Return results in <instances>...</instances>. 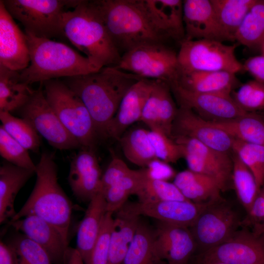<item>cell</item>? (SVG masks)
<instances>
[{"mask_svg": "<svg viewBox=\"0 0 264 264\" xmlns=\"http://www.w3.org/2000/svg\"><path fill=\"white\" fill-rule=\"evenodd\" d=\"M141 79L115 66L66 77L63 81L88 110L99 138L107 137L109 126L130 88Z\"/></svg>", "mask_w": 264, "mask_h": 264, "instance_id": "1", "label": "cell"}, {"mask_svg": "<svg viewBox=\"0 0 264 264\" xmlns=\"http://www.w3.org/2000/svg\"><path fill=\"white\" fill-rule=\"evenodd\" d=\"M92 3L120 52L168 39L154 24L143 0H94Z\"/></svg>", "mask_w": 264, "mask_h": 264, "instance_id": "2", "label": "cell"}, {"mask_svg": "<svg viewBox=\"0 0 264 264\" xmlns=\"http://www.w3.org/2000/svg\"><path fill=\"white\" fill-rule=\"evenodd\" d=\"M54 155L44 152L36 165L34 188L21 209L10 222L37 216L53 225L68 245L72 205L58 181Z\"/></svg>", "mask_w": 264, "mask_h": 264, "instance_id": "3", "label": "cell"}, {"mask_svg": "<svg viewBox=\"0 0 264 264\" xmlns=\"http://www.w3.org/2000/svg\"><path fill=\"white\" fill-rule=\"evenodd\" d=\"M25 33L30 63L20 73L21 80L29 85L60 77L88 74L101 68L89 58L66 44Z\"/></svg>", "mask_w": 264, "mask_h": 264, "instance_id": "4", "label": "cell"}, {"mask_svg": "<svg viewBox=\"0 0 264 264\" xmlns=\"http://www.w3.org/2000/svg\"><path fill=\"white\" fill-rule=\"evenodd\" d=\"M64 36L100 68L117 66L121 56L91 0H79L63 14Z\"/></svg>", "mask_w": 264, "mask_h": 264, "instance_id": "5", "label": "cell"}, {"mask_svg": "<svg viewBox=\"0 0 264 264\" xmlns=\"http://www.w3.org/2000/svg\"><path fill=\"white\" fill-rule=\"evenodd\" d=\"M44 83L45 98L66 130L82 149L94 150L99 137L80 98L63 81L53 79Z\"/></svg>", "mask_w": 264, "mask_h": 264, "instance_id": "6", "label": "cell"}, {"mask_svg": "<svg viewBox=\"0 0 264 264\" xmlns=\"http://www.w3.org/2000/svg\"><path fill=\"white\" fill-rule=\"evenodd\" d=\"M13 19L24 26L25 32L39 38L50 39L64 36V13L74 8L79 0H2ZM65 37V36H64Z\"/></svg>", "mask_w": 264, "mask_h": 264, "instance_id": "7", "label": "cell"}, {"mask_svg": "<svg viewBox=\"0 0 264 264\" xmlns=\"http://www.w3.org/2000/svg\"><path fill=\"white\" fill-rule=\"evenodd\" d=\"M177 53L179 71H225L233 73L243 70L235 55L236 44L227 45L210 40H183Z\"/></svg>", "mask_w": 264, "mask_h": 264, "instance_id": "8", "label": "cell"}, {"mask_svg": "<svg viewBox=\"0 0 264 264\" xmlns=\"http://www.w3.org/2000/svg\"><path fill=\"white\" fill-rule=\"evenodd\" d=\"M116 67L141 78L169 84L176 80L179 71L177 54L163 43L143 44L128 50Z\"/></svg>", "mask_w": 264, "mask_h": 264, "instance_id": "9", "label": "cell"}, {"mask_svg": "<svg viewBox=\"0 0 264 264\" xmlns=\"http://www.w3.org/2000/svg\"><path fill=\"white\" fill-rule=\"evenodd\" d=\"M241 222L238 213L222 198L210 202L189 228L202 253L227 241Z\"/></svg>", "mask_w": 264, "mask_h": 264, "instance_id": "10", "label": "cell"}, {"mask_svg": "<svg viewBox=\"0 0 264 264\" xmlns=\"http://www.w3.org/2000/svg\"><path fill=\"white\" fill-rule=\"evenodd\" d=\"M20 110L22 118L54 148L66 150L81 147L64 126L47 102L42 88L35 90Z\"/></svg>", "mask_w": 264, "mask_h": 264, "instance_id": "11", "label": "cell"}, {"mask_svg": "<svg viewBox=\"0 0 264 264\" xmlns=\"http://www.w3.org/2000/svg\"><path fill=\"white\" fill-rule=\"evenodd\" d=\"M173 139L181 146L189 170L214 179L221 192L231 187L233 161L229 154L214 150L191 138L176 136Z\"/></svg>", "mask_w": 264, "mask_h": 264, "instance_id": "12", "label": "cell"}, {"mask_svg": "<svg viewBox=\"0 0 264 264\" xmlns=\"http://www.w3.org/2000/svg\"><path fill=\"white\" fill-rule=\"evenodd\" d=\"M220 261L228 264H264V232L257 234L246 227L238 230L222 243L200 253L198 263Z\"/></svg>", "mask_w": 264, "mask_h": 264, "instance_id": "13", "label": "cell"}, {"mask_svg": "<svg viewBox=\"0 0 264 264\" xmlns=\"http://www.w3.org/2000/svg\"><path fill=\"white\" fill-rule=\"evenodd\" d=\"M169 84L179 107L191 109L206 120H229L248 113L236 104L231 95L195 92L182 88L175 82Z\"/></svg>", "mask_w": 264, "mask_h": 264, "instance_id": "14", "label": "cell"}, {"mask_svg": "<svg viewBox=\"0 0 264 264\" xmlns=\"http://www.w3.org/2000/svg\"><path fill=\"white\" fill-rule=\"evenodd\" d=\"M172 135L173 139L176 136L194 139L220 152L229 154L233 151V137L187 108H178L173 123Z\"/></svg>", "mask_w": 264, "mask_h": 264, "instance_id": "15", "label": "cell"}, {"mask_svg": "<svg viewBox=\"0 0 264 264\" xmlns=\"http://www.w3.org/2000/svg\"><path fill=\"white\" fill-rule=\"evenodd\" d=\"M156 254L168 264H186L198 249L189 228L158 221L154 230Z\"/></svg>", "mask_w": 264, "mask_h": 264, "instance_id": "16", "label": "cell"}, {"mask_svg": "<svg viewBox=\"0 0 264 264\" xmlns=\"http://www.w3.org/2000/svg\"><path fill=\"white\" fill-rule=\"evenodd\" d=\"M30 63L26 34L0 0V65L20 72Z\"/></svg>", "mask_w": 264, "mask_h": 264, "instance_id": "17", "label": "cell"}, {"mask_svg": "<svg viewBox=\"0 0 264 264\" xmlns=\"http://www.w3.org/2000/svg\"><path fill=\"white\" fill-rule=\"evenodd\" d=\"M185 40H229L217 19L210 0H183Z\"/></svg>", "mask_w": 264, "mask_h": 264, "instance_id": "18", "label": "cell"}, {"mask_svg": "<svg viewBox=\"0 0 264 264\" xmlns=\"http://www.w3.org/2000/svg\"><path fill=\"white\" fill-rule=\"evenodd\" d=\"M171 92L169 83L154 80L152 89L143 108L140 121L151 131H160L172 138L173 123L178 108Z\"/></svg>", "mask_w": 264, "mask_h": 264, "instance_id": "19", "label": "cell"}, {"mask_svg": "<svg viewBox=\"0 0 264 264\" xmlns=\"http://www.w3.org/2000/svg\"><path fill=\"white\" fill-rule=\"evenodd\" d=\"M102 174L94 150L82 149L73 157L68 181L73 195L88 202L100 191Z\"/></svg>", "mask_w": 264, "mask_h": 264, "instance_id": "20", "label": "cell"}, {"mask_svg": "<svg viewBox=\"0 0 264 264\" xmlns=\"http://www.w3.org/2000/svg\"><path fill=\"white\" fill-rule=\"evenodd\" d=\"M211 201L205 203H195L190 200L138 202L134 203V206L140 215L151 217L165 223L190 228Z\"/></svg>", "mask_w": 264, "mask_h": 264, "instance_id": "21", "label": "cell"}, {"mask_svg": "<svg viewBox=\"0 0 264 264\" xmlns=\"http://www.w3.org/2000/svg\"><path fill=\"white\" fill-rule=\"evenodd\" d=\"M17 231H21L42 246L54 264H65L68 247L59 232L51 224L35 215L27 216L10 222Z\"/></svg>", "mask_w": 264, "mask_h": 264, "instance_id": "22", "label": "cell"}, {"mask_svg": "<svg viewBox=\"0 0 264 264\" xmlns=\"http://www.w3.org/2000/svg\"><path fill=\"white\" fill-rule=\"evenodd\" d=\"M154 80L141 79L126 92L108 129L107 137L118 140L127 128L140 121Z\"/></svg>", "mask_w": 264, "mask_h": 264, "instance_id": "23", "label": "cell"}, {"mask_svg": "<svg viewBox=\"0 0 264 264\" xmlns=\"http://www.w3.org/2000/svg\"><path fill=\"white\" fill-rule=\"evenodd\" d=\"M115 213L108 264H122L141 220L133 202H127Z\"/></svg>", "mask_w": 264, "mask_h": 264, "instance_id": "24", "label": "cell"}, {"mask_svg": "<svg viewBox=\"0 0 264 264\" xmlns=\"http://www.w3.org/2000/svg\"><path fill=\"white\" fill-rule=\"evenodd\" d=\"M85 215L79 225L76 249L85 264H88L92 249L98 239L104 218L108 212L103 194L100 191L89 201Z\"/></svg>", "mask_w": 264, "mask_h": 264, "instance_id": "25", "label": "cell"}, {"mask_svg": "<svg viewBox=\"0 0 264 264\" xmlns=\"http://www.w3.org/2000/svg\"><path fill=\"white\" fill-rule=\"evenodd\" d=\"M156 27L168 38L181 42L185 38L183 0H143Z\"/></svg>", "mask_w": 264, "mask_h": 264, "instance_id": "26", "label": "cell"}, {"mask_svg": "<svg viewBox=\"0 0 264 264\" xmlns=\"http://www.w3.org/2000/svg\"><path fill=\"white\" fill-rule=\"evenodd\" d=\"M173 82L195 92L229 95L239 84L236 74L225 71H179L176 80Z\"/></svg>", "mask_w": 264, "mask_h": 264, "instance_id": "27", "label": "cell"}, {"mask_svg": "<svg viewBox=\"0 0 264 264\" xmlns=\"http://www.w3.org/2000/svg\"><path fill=\"white\" fill-rule=\"evenodd\" d=\"M35 174V171L9 162L0 167V223L12 219L16 214L14 200L20 189Z\"/></svg>", "mask_w": 264, "mask_h": 264, "instance_id": "28", "label": "cell"}, {"mask_svg": "<svg viewBox=\"0 0 264 264\" xmlns=\"http://www.w3.org/2000/svg\"><path fill=\"white\" fill-rule=\"evenodd\" d=\"M188 200L205 203L222 199L221 189L212 178L190 170L176 175L173 183Z\"/></svg>", "mask_w": 264, "mask_h": 264, "instance_id": "29", "label": "cell"}, {"mask_svg": "<svg viewBox=\"0 0 264 264\" xmlns=\"http://www.w3.org/2000/svg\"><path fill=\"white\" fill-rule=\"evenodd\" d=\"M34 91L21 80L20 72L0 65V111L11 113L20 110Z\"/></svg>", "mask_w": 264, "mask_h": 264, "instance_id": "30", "label": "cell"}, {"mask_svg": "<svg viewBox=\"0 0 264 264\" xmlns=\"http://www.w3.org/2000/svg\"><path fill=\"white\" fill-rule=\"evenodd\" d=\"M126 158L133 164L148 167L157 159L148 136V131L142 128L129 130L118 140Z\"/></svg>", "mask_w": 264, "mask_h": 264, "instance_id": "31", "label": "cell"}, {"mask_svg": "<svg viewBox=\"0 0 264 264\" xmlns=\"http://www.w3.org/2000/svg\"><path fill=\"white\" fill-rule=\"evenodd\" d=\"M211 122L235 139L264 146V121L253 112L229 120Z\"/></svg>", "mask_w": 264, "mask_h": 264, "instance_id": "32", "label": "cell"}, {"mask_svg": "<svg viewBox=\"0 0 264 264\" xmlns=\"http://www.w3.org/2000/svg\"><path fill=\"white\" fill-rule=\"evenodd\" d=\"M217 19L229 41L256 0H210Z\"/></svg>", "mask_w": 264, "mask_h": 264, "instance_id": "33", "label": "cell"}, {"mask_svg": "<svg viewBox=\"0 0 264 264\" xmlns=\"http://www.w3.org/2000/svg\"><path fill=\"white\" fill-rule=\"evenodd\" d=\"M148 168L132 172L106 190L103 194L108 212L114 214L127 202L129 197L136 192L149 176Z\"/></svg>", "mask_w": 264, "mask_h": 264, "instance_id": "34", "label": "cell"}, {"mask_svg": "<svg viewBox=\"0 0 264 264\" xmlns=\"http://www.w3.org/2000/svg\"><path fill=\"white\" fill-rule=\"evenodd\" d=\"M154 246V230L141 220L122 264H164Z\"/></svg>", "mask_w": 264, "mask_h": 264, "instance_id": "35", "label": "cell"}, {"mask_svg": "<svg viewBox=\"0 0 264 264\" xmlns=\"http://www.w3.org/2000/svg\"><path fill=\"white\" fill-rule=\"evenodd\" d=\"M235 41L249 48L264 44V0H256L238 29Z\"/></svg>", "mask_w": 264, "mask_h": 264, "instance_id": "36", "label": "cell"}, {"mask_svg": "<svg viewBox=\"0 0 264 264\" xmlns=\"http://www.w3.org/2000/svg\"><path fill=\"white\" fill-rule=\"evenodd\" d=\"M232 152L233 185L239 200L248 213L259 191L252 172L238 155Z\"/></svg>", "mask_w": 264, "mask_h": 264, "instance_id": "37", "label": "cell"}, {"mask_svg": "<svg viewBox=\"0 0 264 264\" xmlns=\"http://www.w3.org/2000/svg\"><path fill=\"white\" fill-rule=\"evenodd\" d=\"M0 120L3 129L24 148L34 152L39 151V134L26 120L5 111H0Z\"/></svg>", "mask_w": 264, "mask_h": 264, "instance_id": "38", "label": "cell"}, {"mask_svg": "<svg viewBox=\"0 0 264 264\" xmlns=\"http://www.w3.org/2000/svg\"><path fill=\"white\" fill-rule=\"evenodd\" d=\"M135 195L138 197V202L142 203L165 200H189L174 183L153 178L150 176Z\"/></svg>", "mask_w": 264, "mask_h": 264, "instance_id": "39", "label": "cell"}, {"mask_svg": "<svg viewBox=\"0 0 264 264\" xmlns=\"http://www.w3.org/2000/svg\"><path fill=\"white\" fill-rule=\"evenodd\" d=\"M232 151L252 172L260 192L264 186V146L234 138Z\"/></svg>", "mask_w": 264, "mask_h": 264, "instance_id": "40", "label": "cell"}, {"mask_svg": "<svg viewBox=\"0 0 264 264\" xmlns=\"http://www.w3.org/2000/svg\"><path fill=\"white\" fill-rule=\"evenodd\" d=\"M7 243L14 249L21 264H54L48 253L23 233L17 234Z\"/></svg>", "mask_w": 264, "mask_h": 264, "instance_id": "41", "label": "cell"}, {"mask_svg": "<svg viewBox=\"0 0 264 264\" xmlns=\"http://www.w3.org/2000/svg\"><path fill=\"white\" fill-rule=\"evenodd\" d=\"M0 154L8 162L16 166L35 171L28 150L12 137L0 126Z\"/></svg>", "mask_w": 264, "mask_h": 264, "instance_id": "42", "label": "cell"}, {"mask_svg": "<svg viewBox=\"0 0 264 264\" xmlns=\"http://www.w3.org/2000/svg\"><path fill=\"white\" fill-rule=\"evenodd\" d=\"M236 104L244 111L252 112L264 109V83L255 80L241 85L231 95Z\"/></svg>", "mask_w": 264, "mask_h": 264, "instance_id": "43", "label": "cell"}, {"mask_svg": "<svg viewBox=\"0 0 264 264\" xmlns=\"http://www.w3.org/2000/svg\"><path fill=\"white\" fill-rule=\"evenodd\" d=\"M148 136L158 159L166 163H175L183 157L180 145L163 132L151 130Z\"/></svg>", "mask_w": 264, "mask_h": 264, "instance_id": "44", "label": "cell"}, {"mask_svg": "<svg viewBox=\"0 0 264 264\" xmlns=\"http://www.w3.org/2000/svg\"><path fill=\"white\" fill-rule=\"evenodd\" d=\"M113 215L107 212L104 218L88 264H108L110 240L114 221Z\"/></svg>", "mask_w": 264, "mask_h": 264, "instance_id": "45", "label": "cell"}, {"mask_svg": "<svg viewBox=\"0 0 264 264\" xmlns=\"http://www.w3.org/2000/svg\"><path fill=\"white\" fill-rule=\"evenodd\" d=\"M132 171L122 159L113 157L102 176L100 191L104 192Z\"/></svg>", "mask_w": 264, "mask_h": 264, "instance_id": "46", "label": "cell"}, {"mask_svg": "<svg viewBox=\"0 0 264 264\" xmlns=\"http://www.w3.org/2000/svg\"><path fill=\"white\" fill-rule=\"evenodd\" d=\"M242 66L243 70L250 74L254 80L264 83V55L250 57Z\"/></svg>", "mask_w": 264, "mask_h": 264, "instance_id": "47", "label": "cell"}, {"mask_svg": "<svg viewBox=\"0 0 264 264\" xmlns=\"http://www.w3.org/2000/svg\"><path fill=\"white\" fill-rule=\"evenodd\" d=\"M0 264H21L14 249L2 241L0 242Z\"/></svg>", "mask_w": 264, "mask_h": 264, "instance_id": "48", "label": "cell"}, {"mask_svg": "<svg viewBox=\"0 0 264 264\" xmlns=\"http://www.w3.org/2000/svg\"><path fill=\"white\" fill-rule=\"evenodd\" d=\"M65 264H85V263L77 249L68 247L66 254Z\"/></svg>", "mask_w": 264, "mask_h": 264, "instance_id": "49", "label": "cell"}, {"mask_svg": "<svg viewBox=\"0 0 264 264\" xmlns=\"http://www.w3.org/2000/svg\"><path fill=\"white\" fill-rule=\"evenodd\" d=\"M202 264H228L227 263L220 261H210L204 263Z\"/></svg>", "mask_w": 264, "mask_h": 264, "instance_id": "50", "label": "cell"}, {"mask_svg": "<svg viewBox=\"0 0 264 264\" xmlns=\"http://www.w3.org/2000/svg\"><path fill=\"white\" fill-rule=\"evenodd\" d=\"M188 264V263H187V264Z\"/></svg>", "mask_w": 264, "mask_h": 264, "instance_id": "51", "label": "cell"}]
</instances>
